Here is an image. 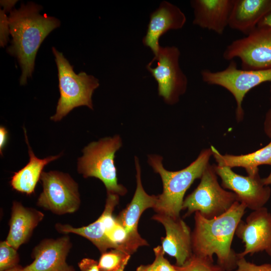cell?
<instances>
[{
	"label": "cell",
	"instance_id": "obj_34",
	"mask_svg": "<svg viewBox=\"0 0 271 271\" xmlns=\"http://www.w3.org/2000/svg\"><path fill=\"white\" fill-rule=\"evenodd\" d=\"M136 271H151L150 264L147 265H141L137 268Z\"/></svg>",
	"mask_w": 271,
	"mask_h": 271
},
{
	"label": "cell",
	"instance_id": "obj_12",
	"mask_svg": "<svg viewBox=\"0 0 271 271\" xmlns=\"http://www.w3.org/2000/svg\"><path fill=\"white\" fill-rule=\"evenodd\" d=\"M235 235L244 243V250L237 255L244 257L265 251L271 256V213L263 207L252 211L238 223Z\"/></svg>",
	"mask_w": 271,
	"mask_h": 271
},
{
	"label": "cell",
	"instance_id": "obj_28",
	"mask_svg": "<svg viewBox=\"0 0 271 271\" xmlns=\"http://www.w3.org/2000/svg\"><path fill=\"white\" fill-rule=\"evenodd\" d=\"M7 11L5 9L0 11V46L5 47L9 40L10 28L9 17L7 16Z\"/></svg>",
	"mask_w": 271,
	"mask_h": 271
},
{
	"label": "cell",
	"instance_id": "obj_15",
	"mask_svg": "<svg viewBox=\"0 0 271 271\" xmlns=\"http://www.w3.org/2000/svg\"><path fill=\"white\" fill-rule=\"evenodd\" d=\"M72 243L68 235L45 239L33 249V261L24 271H75L66 261Z\"/></svg>",
	"mask_w": 271,
	"mask_h": 271
},
{
	"label": "cell",
	"instance_id": "obj_26",
	"mask_svg": "<svg viewBox=\"0 0 271 271\" xmlns=\"http://www.w3.org/2000/svg\"><path fill=\"white\" fill-rule=\"evenodd\" d=\"M155 260L150 264L151 271H177L174 265L171 264L164 257L165 252L161 246L154 248Z\"/></svg>",
	"mask_w": 271,
	"mask_h": 271
},
{
	"label": "cell",
	"instance_id": "obj_9",
	"mask_svg": "<svg viewBox=\"0 0 271 271\" xmlns=\"http://www.w3.org/2000/svg\"><path fill=\"white\" fill-rule=\"evenodd\" d=\"M222 56L226 60L239 59L243 70L271 69V28L257 26L245 37L229 44Z\"/></svg>",
	"mask_w": 271,
	"mask_h": 271
},
{
	"label": "cell",
	"instance_id": "obj_2",
	"mask_svg": "<svg viewBox=\"0 0 271 271\" xmlns=\"http://www.w3.org/2000/svg\"><path fill=\"white\" fill-rule=\"evenodd\" d=\"M246 209L244 204L236 201L226 212L213 219L206 218L196 212L191 234L193 254L212 261L215 254L217 264L225 271L236 268L239 257L231 245Z\"/></svg>",
	"mask_w": 271,
	"mask_h": 271
},
{
	"label": "cell",
	"instance_id": "obj_30",
	"mask_svg": "<svg viewBox=\"0 0 271 271\" xmlns=\"http://www.w3.org/2000/svg\"><path fill=\"white\" fill-rule=\"evenodd\" d=\"M269 107L266 111L264 121L263 130L265 134L271 139V85L269 87Z\"/></svg>",
	"mask_w": 271,
	"mask_h": 271
},
{
	"label": "cell",
	"instance_id": "obj_31",
	"mask_svg": "<svg viewBox=\"0 0 271 271\" xmlns=\"http://www.w3.org/2000/svg\"><path fill=\"white\" fill-rule=\"evenodd\" d=\"M8 136V132L7 129L3 126L0 127V152L3 155L2 152L7 143Z\"/></svg>",
	"mask_w": 271,
	"mask_h": 271
},
{
	"label": "cell",
	"instance_id": "obj_3",
	"mask_svg": "<svg viewBox=\"0 0 271 271\" xmlns=\"http://www.w3.org/2000/svg\"><path fill=\"white\" fill-rule=\"evenodd\" d=\"M212 152L211 148L201 152L196 159L188 166L177 171L167 170L164 167L163 158L157 155L148 156V162L154 172L158 173L163 183V192L158 195L154 209L157 213L174 218H179L182 210L184 197L194 181L200 179L208 166Z\"/></svg>",
	"mask_w": 271,
	"mask_h": 271
},
{
	"label": "cell",
	"instance_id": "obj_27",
	"mask_svg": "<svg viewBox=\"0 0 271 271\" xmlns=\"http://www.w3.org/2000/svg\"><path fill=\"white\" fill-rule=\"evenodd\" d=\"M234 271H271V264L257 265L247 261L244 257H240Z\"/></svg>",
	"mask_w": 271,
	"mask_h": 271
},
{
	"label": "cell",
	"instance_id": "obj_21",
	"mask_svg": "<svg viewBox=\"0 0 271 271\" xmlns=\"http://www.w3.org/2000/svg\"><path fill=\"white\" fill-rule=\"evenodd\" d=\"M212 156L218 166L230 168L241 167L245 169L248 175L258 173V167L262 165H271V141L265 147L255 152L240 155L220 154L213 146H211Z\"/></svg>",
	"mask_w": 271,
	"mask_h": 271
},
{
	"label": "cell",
	"instance_id": "obj_20",
	"mask_svg": "<svg viewBox=\"0 0 271 271\" xmlns=\"http://www.w3.org/2000/svg\"><path fill=\"white\" fill-rule=\"evenodd\" d=\"M24 129L30 159L24 167L14 173L10 184L14 190L27 195H31L35 192L36 185L41 179L44 167L51 162L60 158L61 154L43 159L37 158L29 144L26 130L25 128Z\"/></svg>",
	"mask_w": 271,
	"mask_h": 271
},
{
	"label": "cell",
	"instance_id": "obj_8",
	"mask_svg": "<svg viewBox=\"0 0 271 271\" xmlns=\"http://www.w3.org/2000/svg\"><path fill=\"white\" fill-rule=\"evenodd\" d=\"M201 75L205 83L222 87L233 96L236 104L235 113L238 120H241L244 116L242 104L247 93L261 83L271 82V69L259 70L238 69L233 60L223 70L214 72L204 69L201 71Z\"/></svg>",
	"mask_w": 271,
	"mask_h": 271
},
{
	"label": "cell",
	"instance_id": "obj_11",
	"mask_svg": "<svg viewBox=\"0 0 271 271\" xmlns=\"http://www.w3.org/2000/svg\"><path fill=\"white\" fill-rule=\"evenodd\" d=\"M217 176L221 180V186L231 190L238 201L252 211L264 207L271 196V189L265 185L259 174L244 176L227 167L214 166Z\"/></svg>",
	"mask_w": 271,
	"mask_h": 271
},
{
	"label": "cell",
	"instance_id": "obj_35",
	"mask_svg": "<svg viewBox=\"0 0 271 271\" xmlns=\"http://www.w3.org/2000/svg\"><path fill=\"white\" fill-rule=\"evenodd\" d=\"M262 182L265 185H271V172L267 177L262 179Z\"/></svg>",
	"mask_w": 271,
	"mask_h": 271
},
{
	"label": "cell",
	"instance_id": "obj_10",
	"mask_svg": "<svg viewBox=\"0 0 271 271\" xmlns=\"http://www.w3.org/2000/svg\"><path fill=\"white\" fill-rule=\"evenodd\" d=\"M43 190L37 205L57 215L72 213L78 210L80 198L78 184L68 174L56 171L43 172Z\"/></svg>",
	"mask_w": 271,
	"mask_h": 271
},
{
	"label": "cell",
	"instance_id": "obj_36",
	"mask_svg": "<svg viewBox=\"0 0 271 271\" xmlns=\"http://www.w3.org/2000/svg\"><path fill=\"white\" fill-rule=\"evenodd\" d=\"M5 271H24V270H23V267L20 266V265H18V266L6 270Z\"/></svg>",
	"mask_w": 271,
	"mask_h": 271
},
{
	"label": "cell",
	"instance_id": "obj_24",
	"mask_svg": "<svg viewBox=\"0 0 271 271\" xmlns=\"http://www.w3.org/2000/svg\"><path fill=\"white\" fill-rule=\"evenodd\" d=\"M206 258L193 254L191 258L183 266L174 265L177 271H225L218 264H214Z\"/></svg>",
	"mask_w": 271,
	"mask_h": 271
},
{
	"label": "cell",
	"instance_id": "obj_4",
	"mask_svg": "<svg viewBox=\"0 0 271 271\" xmlns=\"http://www.w3.org/2000/svg\"><path fill=\"white\" fill-rule=\"evenodd\" d=\"M52 52L58 69L59 88L60 97L56 113L50 119L58 121L74 108L86 106L93 109L92 96L99 87V80L84 72L75 73L73 66L62 53L53 47Z\"/></svg>",
	"mask_w": 271,
	"mask_h": 271
},
{
	"label": "cell",
	"instance_id": "obj_18",
	"mask_svg": "<svg viewBox=\"0 0 271 271\" xmlns=\"http://www.w3.org/2000/svg\"><path fill=\"white\" fill-rule=\"evenodd\" d=\"M271 10V0H234L228 27L246 36Z\"/></svg>",
	"mask_w": 271,
	"mask_h": 271
},
{
	"label": "cell",
	"instance_id": "obj_6",
	"mask_svg": "<svg viewBox=\"0 0 271 271\" xmlns=\"http://www.w3.org/2000/svg\"><path fill=\"white\" fill-rule=\"evenodd\" d=\"M238 201L236 195L228 191L219 183L214 166L205 169L197 188L184 200L182 210L187 217L196 212L207 219L218 217Z\"/></svg>",
	"mask_w": 271,
	"mask_h": 271
},
{
	"label": "cell",
	"instance_id": "obj_25",
	"mask_svg": "<svg viewBox=\"0 0 271 271\" xmlns=\"http://www.w3.org/2000/svg\"><path fill=\"white\" fill-rule=\"evenodd\" d=\"M20 258L17 250L6 240L0 243V271L15 267L19 265Z\"/></svg>",
	"mask_w": 271,
	"mask_h": 271
},
{
	"label": "cell",
	"instance_id": "obj_23",
	"mask_svg": "<svg viewBox=\"0 0 271 271\" xmlns=\"http://www.w3.org/2000/svg\"><path fill=\"white\" fill-rule=\"evenodd\" d=\"M130 257V254L119 249L106 251L98 261L99 271H124Z\"/></svg>",
	"mask_w": 271,
	"mask_h": 271
},
{
	"label": "cell",
	"instance_id": "obj_16",
	"mask_svg": "<svg viewBox=\"0 0 271 271\" xmlns=\"http://www.w3.org/2000/svg\"><path fill=\"white\" fill-rule=\"evenodd\" d=\"M186 22L184 13L177 6L164 1L151 14L143 44L149 48L156 56L160 47L159 39L168 31L182 29Z\"/></svg>",
	"mask_w": 271,
	"mask_h": 271
},
{
	"label": "cell",
	"instance_id": "obj_32",
	"mask_svg": "<svg viewBox=\"0 0 271 271\" xmlns=\"http://www.w3.org/2000/svg\"><path fill=\"white\" fill-rule=\"evenodd\" d=\"M17 1H1V5L7 12H11Z\"/></svg>",
	"mask_w": 271,
	"mask_h": 271
},
{
	"label": "cell",
	"instance_id": "obj_33",
	"mask_svg": "<svg viewBox=\"0 0 271 271\" xmlns=\"http://www.w3.org/2000/svg\"><path fill=\"white\" fill-rule=\"evenodd\" d=\"M265 26L269 27L271 28V10L262 19V20L258 24L257 26Z\"/></svg>",
	"mask_w": 271,
	"mask_h": 271
},
{
	"label": "cell",
	"instance_id": "obj_14",
	"mask_svg": "<svg viewBox=\"0 0 271 271\" xmlns=\"http://www.w3.org/2000/svg\"><path fill=\"white\" fill-rule=\"evenodd\" d=\"M165 227L166 236L162 238V247L165 253L176 259V265H184L192 256L190 229L180 218L157 213L153 217Z\"/></svg>",
	"mask_w": 271,
	"mask_h": 271
},
{
	"label": "cell",
	"instance_id": "obj_19",
	"mask_svg": "<svg viewBox=\"0 0 271 271\" xmlns=\"http://www.w3.org/2000/svg\"><path fill=\"white\" fill-rule=\"evenodd\" d=\"M44 217V214L40 211L26 207L21 203L14 201L12 208L9 231L6 240L18 250L29 240L33 230Z\"/></svg>",
	"mask_w": 271,
	"mask_h": 271
},
{
	"label": "cell",
	"instance_id": "obj_22",
	"mask_svg": "<svg viewBox=\"0 0 271 271\" xmlns=\"http://www.w3.org/2000/svg\"><path fill=\"white\" fill-rule=\"evenodd\" d=\"M55 227L59 233H71L87 238L96 246L101 253L109 248L114 249V245L106 236V226L101 216L87 226L74 227L67 224L57 223Z\"/></svg>",
	"mask_w": 271,
	"mask_h": 271
},
{
	"label": "cell",
	"instance_id": "obj_7",
	"mask_svg": "<svg viewBox=\"0 0 271 271\" xmlns=\"http://www.w3.org/2000/svg\"><path fill=\"white\" fill-rule=\"evenodd\" d=\"M178 47L160 46L158 53L147 65L158 84V94L167 104L177 103L185 92L188 79L180 68Z\"/></svg>",
	"mask_w": 271,
	"mask_h": 271
},
{
	"label": "cell",
	"instance_id": "obj_1",
	"mask_svg": "<svg viewBox=\"0 0 271 271\" xmlns=\"http://www.w3.org/2000/svg\"><path fill=\"white\" fill-rule=\"evenodd\" d=\"M41 6L34 3L22 4L13 9L9 17L12 37L7 52L16 58L22 70L21 85H25L34 70L37 52L47 36L60 25V21L45 14H40Z\"/></svg>",
	"mask_w": 271,
	"mask_h": 271
},
{
	"label": "cell",
	"instance_id": "obj_5",
	"mask_svg": "<svg viewBox=\"0 0 271 271\" xmlns=\"http://www.w3.org/2000/svg\"><path fill=\"white\" fill-rule=\"evenodd\" d=\"M122 146L118 135L101 139L85 147L77 163V171L84 178L95 177L101 180L107 193L122 196L126 189L118 183L114 163L115 153Z\"/></svg>",
	"mask_w": 271,
	"mask_h": 271
},
{
	"label": "cell",
	"instance_id": "obj_13",
	"mask_svg": "<svg viewBox=\"0 0 271 271\" xmlns=\"http://www.w3.org/2000/svg\"><path fill=\"white\" fill-rule=\"evenodd\" d=\"M136 169L137 187L130 203L115 218L126 231L130 240L137 250L141 246L148 245L138 231V223L142 213L146 209L156 206L158 196L150 195L146 193L142 184L141 167L139 160L134 158Z\"/></svg>",
	"mask_w": 271,
	"mask_h": 271
},
{
	"label": "cell",
	"instance_id": "obj_29",
	"mask_svg": "<svg viewBox=\"0 0 271 271\" xmlns=\"http://www.w3.org/2000/svg\"><path fill=\"white\" fill-rule=\"evenodd\" d=\"M97 261L89 258L82 259L78 266L80 271H99Z\"/></svg>",
	"mask_w": 271,
	"mask_h": 271
},
{
	"label": "cell",
	"instance_id": "obj_17",
	"mask_svg": "<svg viewBox=\"0 0 271 271\" xmlns=\"http://www.w3.org/2000/svg\"><path fill=\"white\" fill-rule=\"evenodd\" d=\"M190 3L194 25L218 35L223 34L228 27L234 0H193Z\"/></svg>",
	"mask_w": 271,
	"mask_h": 271
}]
</instances>
